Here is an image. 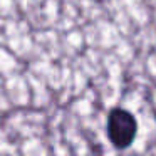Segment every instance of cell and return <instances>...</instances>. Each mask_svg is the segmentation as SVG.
Here are the masks:
<instances>
[{"instance_id": "obj_1", "label": "cell", "mask_w": 156, "mask_h": 156, "mask_svg": "<svg viewBox=\"0 0 156 156\" xmlns=\"http://www.w3.org/2000/svg\"><path fill=\"white\" fill-rule=\"evenodd\" d=\"M138 133L136 118L122 108H114L108 116V138L116 149H126L133 144Z\"/></svg>"}]
</instances>
